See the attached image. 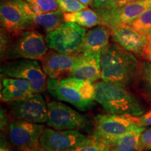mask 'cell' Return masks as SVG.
Instances as JSON below:
<instances>
[{"mask_svg": "<svg viewBox=\"0 0 151 151\" xmlns=\"http://www.w3.org/2000/svg\"><path fill=\"white\" fill-rule=\"evenodd\" d=\"M11 116L14 120L35 123H46L48 106L40 93H33L9 103Z\"/></svg>", "mask_w": 151, "mask_h": 151, "instance_id": "cell-8", "label": "cell"}, {"mask_svg": "<svg viewBox=\"0 0 151 151\" xmlns=\"http://www.w3.org/2000/svg\"><path fill=\"white\" fill-rule=\"evenodd\" d=\"M86 32L79 24L65 22L58 29L46 34L45 40L51 50L63 54H78L81 52Z\"/></svg>", "mask_w": 151, "mask_h": 151, "instance_id": "cell-4", "label": "cell"}, {"mask_svg": "<svg viewBox=\"0 0 151 151\" xmlns=\"http://www.w3.org/2000/svg\"><path fill=\"white\" fill-rule=\"evenodd\" d=\"M151 8V0H134L122 6L97 10L101 22L110 28L121 24H130L138 17Z\"/></svg>", "mask_w": 151, "mask_h": 151, "instance_id": "cell-11", "label": "cell"}, {"mask_svg": "<svg viewBox=\"0 0 151 151\" xmlns=\"http://www.w3.org/2000/svg\"><path fill=\"white\" fill-rule=\"evenodd\" d=\"M111 29L113 40L127 51L143 56L148 39L139 34L129 24H121Z\"/></svg>", "mask_w": 151, "mask_h": 151, "instance_id": "cell-15", "label": "cell"}, {"mask_svg": "<svg viewBox=\"0 0 151 151\" xmlns=\"http://www.w3.org/2000/svg\"><path fill=\"white\" fill-rule=\"evenodd\" d=\"M134 0H94V6L96 11L113 9L122 6Z\"/></svg>", "mask_w": 151, "mask_h": 151, "instance_id": "cell-28", "label": "cell"}, {"mask_svg": "<svg viewBox=\"0 0 151 151\" xmlns=\"http://www.w3.org/2000/svg\"><path fill=\"white\" fill-rule=\"evenodd\" d=\"M65 22L76 23L84 28H91L102 24L97 12L87 8L74 13H64Z\"/></svg>", "mask_w": 151, "mask_h": 151, "instance_id": "cell-21", "label": "cell"}, {"mask_svg": "<svg viewBox=\"0 0 151 151\" xmlns=\"http://www.w3.org/2000/svg\"><path fill=\"white\" fill-rule=\"evenodd\" d=\"M78 54H63L51 50L40 60L41 67L48 78L60 79L70 76Z\"/></svg>", "mask_w": 151, "mask_h": 151, "instance_id": "cell-14", "label": "cell"}, {"mask_svg": "<svg viewBox=\"0 0 151 151\" xmlns=\"http://www.w3.org/2000/svg\"><path fill=\"white\" fill-rule=\"evenodd\" d=\"M25 1L37 6L42 11L43 14L60 10L57 0H25Z\"/></svg>", "mask_w": 151, "mask_h": 151, "instance_id": "cell-27", "label": "cell"}, {"mask_svg": "<svg viewBox=\"0 0 151 151\" xmlns=\"http://www.w3.org/2000/svg\"><path fill=\"white\" fill-rule=\"evenodd\" d=\"M29 151H46V150H45L44 149L41 148V147H39V148L32 149V150H29Z\"/></svg>", "mask_w": 151, "mask_h": 151, "instance_id": "cell-36", "label": "cell"}, {"mask_svg": "<svg viewBox=\"0 0 151 151\" xmlns=\"http://www.w3.org/2000/svg\"><path fill=\"white\" fill-rule=\"evenodd\" d=\"M139 80L141 81L143 88L151 97V62H141Z\"/></svg>", "mask_w": 151, "mask_h": 151, "instance_id": "cell-24", "label": "cell"}, {"mask_svg": "<svg viewBox=\"0 0 151 151\" xmlns=\"http://www.w3.org/2000/svg\"><path fill=\"white\" fill-rule=\"evenodd\" d=\"M1 101L9 103L33 93L29 81L21 78L4 77L1 83Z\"/></svg>", "mask_w": 151, "mask_h": 151, "instance_id": "cell-18", "label": "cell"}, {"mask_svg": "<svg viewBox=\"0 0 151 151\" xmlns=\"http://www.w3.org/2000/svg\"><path fill=\"white\" fill-rule=\"evenodd\" d=\"M136 122L139 127H146L151 126V109L141 116L136 117Z\"/></svg>", "mask_w": 151, "mask_h": 151, "instance_id": "cell-30", "label": "cell"}, {"mask_svg": "<svg viewBox=\"0 0 151 151\" xmlns=\"http://www.w3.org/2000/svg\"><path fill=\"white\" fill-rule=\"evenodd\" d=\"M24 0H1V27L14 39L27 30L33 29L31 16L26 12Z\"/></svg>", "mask_w": 151, "mask_h": 151, "instance_id": "cell-6", "label": "cell"}, {"mask_svg": "<svg viewBox=\"0 0 151 151\" xmlns=\"http://www.w3.org/2000/svg\"><path fill=\"white\" fill-rule=\"evenodd\" d=\"M70 76L92 83L101 78V54L78 53Z\"/></svg>", "mask_w": 151, "mask_h": 151, "instance_id": "cell-16", "label": "cell"}, {"mask_svg": "<svg viewBox=\"0 0 151 151\" xmlns=\"http://www.w3.org/2000/svg\"><path fill=\"white\" fill-rule=\"evenodd\" d=\"M143 57H144L146 60H148L149 62H151V52H147L143 55Z\"/></svg>", "mask_w": 151, "mask_h": 151, "instance_id": "cell-35", "label": "cell"}, {"mask_svg": "<svg viewBox=\"0 0 151 151\" xmlns=\"http://www.w3.org/2000/svg\"><path fill=\"white\" fill-rule=\"evenodd\" d=\"M47 46L46 40L41 33L35 29L27 30L15 38L7 60H40L48 51Z\"/></svg>", "mask_w": 151, "mask_h": 151, "instance_id": "cell-7", "label": "cell"}, {"mask_svg": "<svg viewBox=\"0 0 151 151\" xmlns=\"http://www.w3.org/2000/svg\"><path fill=\"white\" fill-rule=\"evenodd\" d=\"M111 29L104 24H99L86 32L81 52L101 54L109 45Z\"/></svg>", "mask_w": 151, "mask_h": 151, "instance_id": "cell-17", "label": "cell"}, {"mask_svg": "<svg viewBox=\"0 0 151 151\" xmlns=\"http://www.w3.org/2000/svg\"><path fill=\"white\" fill-rule=\"evenodd\" d=\"M77 130H58L45 128L39 143L46 151H70L86 139Z\"/></svg>", "mask_w": 151, "mask_h": 151, "instance_id": "cell-13", "label": "cell"}, {"mask_svg": "<svg viewBox=\"0 0 151 151\" xmlns=\"http://www.w3.org/2000/svg\"><path fill=\"white\" fill-rule=\"evenodd\" d=\"M136 116L129 115L100 114L94 118V137L97 139L113 138L139 128Z\"/></svg>", "mask_w": 151, "mask_h": 151, "instance_id": "cell-10", "label": "cell"}, {"mask_svg": "<svg viewBox=\"0 0 151 151\" xmlns=\"http://www.w3.org/2000/svg\"><path fill=\"white\" fill-rule=\"evenodd\" d=\"M95 86V101L111 114L140 116L145 108L137 96L124 87L99 81Z\"/></svg>", "mask_w": 151, "mask_h": 151, "instance_id": "cell-3", "label": "cell"}, {"mask_svg": "<svg viewBox=\"0 0 151 151\" xmlns=\"http://www.w3.org/2000/svg\"><path fill=\"white\" fill-rule=\"evenodd\" d=\"M141 65L134 55L109 43L101 53V79L127 88L139 80Z\"/></svg>", "mask_w": 151, "mask_h": 151, "instance_id": "cell-1", "label": "cell"}, {"mask_svg": "<svg viewBox=\"0 0 151 151\" xmlns=\"http://www.w3.org/2000/svg\"><path fill=\"white\" fill-rule=\"evenodd\" d=\"M60 11L63 13H74L84 10L88 6L83 4L78 0H57Z\"/></svg>", "mask_w": 151, "mask_h": 151, "instance_id": "cell-25", "label": "cell"}, {"mask_svg": "<svg viewBox=\"0 0 151 151\" xmlns=\"http://www.w3.org/2000/svg\"><path fill=\"white\" fill-rule=\"evenodd\" d=\"M129 25L148 39L151 38V8L142 13Z\"/></svg>", "mask_w": 151, "mask_h": 151, "instance_id": "cell-22", "label": "cell"}, {"mask_svg": "<svg viewBox=\"0 0 151 151\" xmlns=\"http://www.w3.org/2000/svg\"><path fill=\"white\" fill-rule=\"evenodd\" d=\"M14 42V38L6 31L1 28V60L4 62L7 60L8 54Z\"/></svg>", "mask_w": 151, "mask_h": 151, "instance_id": "cell-26", "label": "cell"}, {"mask_svg": "<svg viewBox=\"0 0 151 151\" xmlns=\"http://www.w3.org/2000/svg\"><path fill=\"white\" fill-rule=\"evenodd\" d=\"M78 1L82 3L83 4L86 6H89L94 4V0H78Z\"/></svg>", "mask_w": 151, "mask_h": 151, "instance_id": "cell-33", "label": "cell"}, {"mask_svg": "<svg viewBox=\"0 0 151 151\" xmlns=\"http://www.w3.org/2000/svg\"><path fill=\"white\" fill-rule=\"evenodd\" d=\"M49 127L58 130H78L89 124V120L84 115L60 101H51L47 104Z\"/></svg>", "mask_w": 151, "mask_h": 151, "instance_id": "cell-9", "label": "cell"}, {"mask_svg": "<svg viewBox=\"0 0 151 151\" xmlns=\"http://www.w3.org/2000/svg\"><path fill=\"white\" fill-rule=\"evenodd\" d=\"M145 129L141 127L119 137L96 139L104 145L108 151H138L139 137Z\"/></svg>", "mask_w": 151, "mask_h": 151, "instance_id": "cell-19", "label": "cell"}, {"mask_svg": "<svg viewBox=\"0 0 151 151\" xmlns=\"http://www.w3.org/2000/svg\"><path fill=\"white\" fill-rule=\"evenodd\" d=\"M30 16L34 27L41 28L47 34L58 29L65 21L64 13L60 10Z\"/></svg>", "mask_w": 151, "mask_h": 151, "instance_id": "cell-20", "label": "cell"}, {"mask_svg": "<svg viewBox=\"0 0 151 151\" xmlns=\"http://www.w3.org/2000/svg\"><path fill=\"white\" fill-rule=\"evenodd\" d=\"M151 52V38L148 39V43H147V45H146V48H145V50H144V55L145 53H147V52Z\"/></svg>", "mask_w": 151, "mask_h": 151, "instance_id": "cell-34", "label": "cell"}, {"mask_svg": "<svg viewBox=\"0 0 151 151\" xmlns=\"http://www.w3.org/2000/svg\"><path fill=\"white\" fill-rule=\"evenodd\" d=\"M0 151H13L12 148L9 146L6 139L4 137H1V146H0Z\"/></svg>", "mask_w": 151, "mask_h": 151, "instance_id": "cell-32", "label": "cell"}, {"mask_svg": "<svg viewBox=\"0 0 151 151\" xmlns=\"http://www.w3.org/2000/svg\"><path fill=\"white\" fill-rule=\"evenodd\" d=\"M42 124L14 120L9 126V137L13 146L20 150L39 148V139L44 131Z\"/></svg>", "mask_w": 151, "mask_h": 151, "instance_id": "cell-12", "label": "cell"}, {"mask_svg": "<svg viewBox=\"0 0 151 151\" xmlns=\"http://www.w3.org/2000/svg\"><path fill=\"white\" fill-rule=\"evenodd\" d=\"M10 124V123H9ZM8 118L5 110H1V131H5V129L9 126ZM9 129V128H8Z\"/></svg>", "mask_w": 151, "mask_h": 151, "instance_id": "cell-31", "label": "cell"}, {"mask_svg": "<svg viewBox=\"0 0 151 151\" xmlns=\"http://www.w3.org/2000/svg\"><path fill=\"white\" fill-rule=\"evenodd\" d=\"M47 90L54 98L70 104L82 111L95 105V86L90 81L67 76L48 78Z\"/></svg>", "mask_w": 151, "mask_h": 151, "instance_id": "cell-2", "label": "cell"}, {"mask_svg": "<svg viewBox=\"0 0 151 151\" xmlns=\"http://www.w3.org/2000/svg\"><path fill=\"white\" fill-rule=\"evenodd\" d=\"M1 76L29 81L35 93H41L47 88L46 75L37 60L19 59L4 62L1 67Z\"/></svg>", "mask_w": 151, "mask_h": 151, "instance_id": "cell-5", "label": "cell"}, {"mask_svg": "<svg viewBox=\"0 0 151 151\" xmlns=\"http://www.w3.org/2000/svg\"><path fill=\"white\" fill-rule=\"evenodd\" d=\"M29 150H20V151H29Z\"/></svg>", "mask_w": 151, "mask_h": 151, "instance_id": "cell-37", "label": "cell"}, {"mask_svg": "<svg viewBox=\"0 0 151 151\" xmlns=\"http://www.w3.org/2000/svg\"><path fill=\"white\" fill-rule=\"evenodd\" d=\"M151 150V127L145 129L139 137L138 151H148Z\"/></svg>", "mask_w": 151, "mask_h": 151, "instance_id": "cell-29", "label": "cell"}, {"mask_svg": "<svg viewBox=\"0 0 151 151\" xmlns=\"http://www.w3.org/2000/svg\"><path fill=\"white\" fill-rule=\"evenodd\" d=\"M70 151H108L104 145L94 136L87 137L80 144Z\"/></svg>", "mask_w": 151, "mask_h": 151, "instance_id": "cell-23", "label": "cell"}]
</instances>
